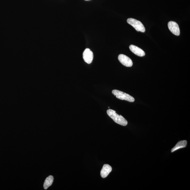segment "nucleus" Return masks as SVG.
Wrapping results in <instances>:
<instances>
[{"label":"nucleus","mask_w":190,"mask_h":190,"mask_svg":"<svg viewBox=\"0 0 190 190\" xmlns=\"http://www.w3.org/2000/svg\"><path fill=\"white\" fill-rule=\"evenodd\" d=\"M168 27L169 30L173 34L176 36H179L180 34V30L179 26L177 23L174 21H170L168 23Z\"/></svg>","instance_id":"39448f33"},{"label":"nucleus","mask_w":190,"mask_h":190,"mask_svg":"<svg viewBox=\"0 0 190 190\" xmlns=\"http://www.w3.org/2000/svg\"><path fill=\"white\" fill-rule=\"evenodd\" d=\"M112 170V167L109 164H105L103 166L100 172V175L103 178L106 177Z\"/></svg>","instance_id":"6e6552de"},{"label":"nucleus","mask_w":190,"mask_h":190,"mask_svg":"<svg viewBox=\"0 0 190 190\" xmlns=\"http://www.w3.org/2000/svg\"><path fill=\"white\" fill-rule=\"evenodd\" d=\"M127 22L131 25L137 31H141L144 33L145 31V29L142 23L134 18H128L127 20Z\"/></svg>","instance_id":"7ed1b4c3"},{"label":"nucleus","mask_w":190,"mask_h":190,"mask_svg":"<svg viewBox=\"0 0 190 190\" xmlns=\"http://www.w3.org/2000/svg\"><path fill=\"white\" fill-rule=\"evenodd\" d=\"M54 177L52 175H50L46 178L44 185H43V187L45 189H47L48 188L51 186L52 183L53 182Z\"/></svg>","instance_id":"9d476101"},{"label":"nucleus","mask_w":190,"mask_h":190,"mask_svg":"<svg viewBox=\"0 0 190 190\" xmlns=\"http://www.w3.org/2000/svg\"><path fill=\"white\" fill-rule=\"evenodd\" d=\"M129 48L131 51L135 54L139 56L143 57L145 56V52L140 48L134 45L130 46Z\"/></svg>","instance_id":"0eeeda50"},{"label":"nucleus","mask_w":190,"mask_h":190,"mask_svg":"<svg viewBox=\"0 0 190 190\" xmlns=\"http://www.w3.org/2000/svg\"><path fill=\"white\" fill-rule=\"evenodd\" d=\"M113 94L117 98L121 100H125L130 102H134V99L131 96L126 93L118 90H114L112 91Z\"/></svg>","instance_id":"f03ea898"},{"label":"nucleus","mask_w":190,"mask_h":190,"mask_svg":"<svg viewBox=\"0 0 190 190\" xmlns=\"http://www.w3.org/2000/svg\"><path fill=\"white\" fill-rule=\"evenodd\" d=\"M187 143V141L186 140L181 141L178 142L177 145L171 149V152H173L180 149L186 147Z\"/></svg>","instance_id":"1a4fd4ad"},{"label":"nucleus","mask_w":190,"mask_h":190,"mask_svg":"<svg viewBox=\"0 0 190 190\" xmlns=\"http://www.w3.org/2000/svg\"><path fill=\"white\" fill-rule=\"evenodd\" d=\"M120 62L123 65L127 67H131L133 65V62L131 59L125 55L120 54L118 57Z\"/></svg>","instance_id":"20e7f679"},{"label":"nucleus","mask_w":190,"mask_h":190,"mask_svg":"<svg viewBox=\"0 0 190 190\" xmlns=\"http://www.w3.org/2000/svg\"><path fill=\"white\" fill-rule=\"evenodd\" d=\"M85 1H90V0H85Z\"/></svg>","instance_id":"9b49d317"},{"label":"nucleus","mask_w":190,"mask_h":190,"mask_svg":"<svg viewBox=\"0 0 190 190\" xmlns=\"http://www.w3.org/2000/svg\"><path fill=\"white\" fill-rule=\"evenodd\" d=\"M83 58L84 61L88 64H90L93 60V54L90 49L87 48L84 52Z\"/></svg>","instance_id":"423d86ee"},{"label":"nucleus","mask_w":190,"mask_h":190,"mask_svg":"<svg viewBox=\"0 0 190 190\" xmlns=\"http://www.w3.org/2000/svg\"><path fill=\"white\" fill-rule=\"evenodd\" d=\"M107 114L114 122L118 124L125 126L127 124V121L121 115H119L113 110L109 109L107 111Z\"/></svg>","instance_id":"f257e3e1"}]
</instances>
